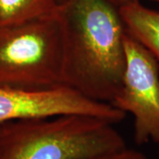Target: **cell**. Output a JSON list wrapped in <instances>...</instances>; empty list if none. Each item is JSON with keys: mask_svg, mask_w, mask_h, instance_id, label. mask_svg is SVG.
<instances>
[{"mask_svg": "<svg viewBox=\"0 0 159 159\" xmlns=\"http://www.w3.org/2000/svg\"><path fill=\"white\" fill-rule=\"evenodd\" d=\"M57 17L62 36V81L83 96L111 104L125 67V29L106 0H67Z\"/></svg>", "mask_w": 159, "mask_h": 159, "instance_id": "6da1fadb", "label": "cell"}, {"mask_svg": "<svg viewBox=\"0 0 159 159\" xmlns=\"http://www.w3.org/2000/svg\"><path fill=\"white\" fill-rule=\"evenodd\" d=\"M114 124L85 115L0 124V159H84L125 148Z\"/></svg>", "mask_w": 159, "mask_h": 159, "instance_id": "7a4b0ae2", "label": "cell"}, {"mask_svg": "<svg viewBox=\"0 0 159 159\" xmlns=\"http://www.w3.org/2000/svg\"><path fill=\"white\" fill-rule=\"evenodd\" d=\"M62 61L57 11L49 17L0 26V87L43 89L63 85Z\"/></svg>", "mask_w": 159, "mask_h": 159, "instance_id": "3957f363", "label": "cell"}, {"mask_svg": "<svg viewBox=\"0 0 159 159\" xmlns=\"http://www.w3.org/2000/svg\"><path fill=\"white\" fill-rule=\"evenodd\" d=\"M124 48L125 72L111 104L133 115L137 145L159 143V61L126 32Z\"/></svg>", "mask_w": 159, "mask_h": 159, "instance_id": "277c9868", "label": "cell"}, {"mask_svg": "<svg viewBox=\"0 0 159 159\" xmlns=\"http://www.w3.org/2000/svg\"><path fill=\"white\" fill-rule=\"evenodd\" d=\"M61 115H85L120 123L126 114L108 102L83 96L68 86L43 89L0 87V124Z\"/></svg>", "mask_w": 159, "mask_h": 159, "instance_id": "5b68a950", "label": "cell"}, {"mask_svg": "<svg viewBox=\"0 0 159 159\" xmlns=\"http://www.w3.org/2000/svg\"><path fill=\"white\" fill-rule=\"evenodd\" d=\"M125 32L150 51L159 61V12L140 0L119 9Z\"/></svg>", "mask_w": 159, "mask_h": 159, "instance_id": "8992f818", "label": "cell"}, {"mask_svg": "<svg viewBox=\"0 0 159 159\" xmlns=\"http://www.w3.org/2000/svg\"><path fill=\"white\" fill-rule=\"evenodd\" d=\"M57 0H0V26H10L54 15Z\"/></svg>", "mask_w": 159, "mask_h": 159, "instance_id": "52a82bcc", "label": "cell"}, {"mask_svg": "<svg viewBox=\"0 0 159 159\" xmlns=\"http://www.w3.org/2000/svg\"><path fill=\"white\" fill-rule=\"evenodd\" d=\"M84 159H150L142 152L132 148H123L108 153L101 154Z\"/></svg>", "mask_w": 159, "mask_h": 159, "instance_id": "ba28073f", "label": "cell"}, {"mask_svg": "<svg viewBox=\"0 0 159 159\" xmlns=\"http://www.w3.org/2000/svg\"><path fill=\"white\" fill-rule=\"evenodd\" d=\"M108 1L110 4H111L112 6H114L116 8H121L123 6H127V5H130L132 3H134L137 2L139 0H106Z\"/></svg>", "mask_w": 159, "mask_h": 159, "instance_id": "9c48e42d", "label": "cell"}, {"mask_svg": "<svg viewBox=\"0 0 159 159\" xmlns=\"http://www.w3.org/2000/svg\"><path fill=\"white\" fill-rule=\"evenodd\" d=\"M66 1H67V0H57V2L58 5H62V4H64Z\"/></svg>", "mask_w": 159, "mask_h": 159, "instance_id": "30bf717a", "label": "cell"}, {"mask_svg": "<svg viewBox=\"0 0 159 159\" xmlns=\"http://www.w3.org/2000/svg\"><path fill=\"white\" fill-rule=\"evenodd\" d=\"M150 1H153V2H157V3H159V0H150Z\"/></svg>", "mask_w": 159, "mask_h": 159, "instance_id": "8fae6325", "label": "cell"}]
</instances>
